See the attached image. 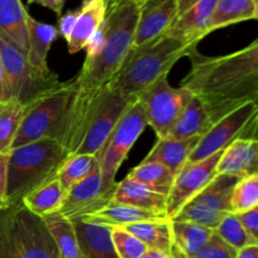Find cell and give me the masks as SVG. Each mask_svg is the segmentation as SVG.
I'll use <instances>...</instances> for the list:
<instances>
[{"label":"cell","instance_id":"cell-1","mask_svg":"<svg viewBox=\"0 0 258 258\" xmlns=\"http://www.w3.org/2000/svg\"><path fill=\"white\" fill-rule=\"evenodd\" d=\"M190 72L181 87L201 101L212 126L241 106L258 100V40L224 55L191 49Z\"/></svg>","mask_w":258,"mask_h":258},{"label":"cell","instance_id":"cell-2","mask_svg":"<svg viewBox=\"0 0 258 258\" xmlns=\"http://www.w3.org/2000/svg\"><path fill=\"white\" fill-rule=\"evenodd\" d=\"M140 10L135 0L107 5L102 47L92 57H86L77 77L73 80L75 95L66 121L60 144L64 148L77 130L78 123L97 93L112 81L127 58L138 28Z\"/></svg>","mask_w":258,"mask_h":258},{"label":"cell","instance_id":"cell-3","mask_svg":"<svg viewBox=\"0 0 258 258\" xmlns=\"http://www.w3.org/2000/svg\"><path fill=\"white\" fill-rule=\"evenodd\" d=\"M194 48H197L196 44L169 34L139 48H131L107 87L135 102L150 86L168 76L174 64Z\"/></svg>","mask_w":258,"mask_h":258},{"label":"cell","instance_id":"cell-4","mask_svg":"<svg viewBox=\"0 0 258 258\" xmlns=\"http://www.w3.org/2000/svg\"><path fill=\"white\" fill-rule=\"evenodd\" d=\"M66 159L62 144L55 140H39L10 149L7 180L9 207L19 206L24 197L57 178Z\"/></svg>","mask_w":258,"mask_h":258},{"label":"cell","instance_id":"cell-5","mask_svg":"<svg viewBox=\"0 0 258 258\" xmlns=\"http://www.w3.org/2000/svg\"><path fill=\"white\" fill-rule=\"evenodd\" d=\"M0 258H59L40 217L22 204L0 212Z\"/></svg>","mask_w":258,"mask_h":258},{"label":"cell","instance_id":"cell-6","mask_svg":"<svg viewBox=\"0 0 258 258\" xmlns=\"http://www.w3.org/2000/svg\"><path fill=\"white\" fill-rule=\"evenodd\" d=\"M73 95L75 83L70 81L62 82L57 88L29 103L12 149L39 140L60 143Z\"/></svg>","mask_w":258,"mask_h":258},{"label":"cell","instance_id":"cell-7","mask_svg":"<svg viewBox=\"0 0 258 258\" xmlns=\"http://www.w3.org/2000/svg\"><path fill=\"white\" fill-rule=\"evenodd\" d=\"M131 103H134L133 101L122 97L107 86L102 88L85 112L72 139L63 148L66 156L76 154L97 155Z\"/></svg>","mask_w":258,"mask_h":258},{"label":"cell","instance_id":"cell-8","mask_svg":"<svg viewBox=\"0 0 258 258\" xmlns=\"http://www.w3.org/2000/svg\"><path fill=\"white\" fill-rule=\"evenodd\" d=\"M0 58L4 68L9 100L28 106L40 96L60 85L58 75L44 76L28 63L25 53L9 40L0 37Z\"/></svg>","mask_w":258,"mask_h":258},{"label":"cell","instance_id":"cell-9","mask_svg":"<svg viewBox=\"0 0 258 258\" xmlns=\"http://www.w3.org/2000/svg\"><path fill=\"white\" fill-rule=\"evenodd\" d=\"M148 126L145 111L140 101H135L128 106L108 138L102 149L96 155L100 166L102 184L107 188L116 185V174L125 161L126 156L141 134Z\"/></svg>","mask_w":258,"mask_h":258},{"label":"cell","instance_id":"cell-10","mask_svg":"<svg viewBox=\"0 0 258 258\" xmlns=\"http://www.w3.org/2000/svg\"><path fill=\"white\" fill-rule=\"evenodd\" d=\"M258 105L248 102L214 123L201 138L188 163L204 160L223 151L239 139L257 140Z\"/></svg>","mask_w":258,"mask_h":258},{"label":"cell","instance_id":"cell-11","mask_svg":"<svg viewBox=\"0 0 258 258\" xmlns=\"http://www.w3.org/2000/svg\"><path fill=\"white\" fill-rule=\"evenodd\" d=\"M193 95L184 87H173L168 76L148 88L138 98L145 111L148 125L158 139L166 138Z\"/></svg>","mask_w":258,"mask_h":258},{"label":"cell","instance_id":"cell-12","mask_svg":"<svg viewBox=\"0 0 258 258\" xmlns=\"http://www.w3.org/2000/svg\"><path fill=\"white\" fill-rule=\"evenodd\" d=\"M238 179L228 175H217L170 221L193 222L214 231L222 219L231 213V194Z\"/></svg>","mask_w":258,"mask_h":258},{"label":"cell","instance_id":"cell-13","mask_svg":"<svg viewBox=\"0 0 258 258\" xmlns=\"http://www.w3.org/2000/svg\"><path fill=\"white\" fill-rule=\"evenodd\" d=\"M222 153L223 151H219L197 163H186L178 171L166 197L165 212L169 219L174 218L186 203H189L216 178L217 164Z\"/></svg>","mask_w":258,"mask_h":258},{"label":"cell","instance_id":"cell-14","mask_svg":"<svg viewBox=\"0 0 258 258\" xmlns=\"http://www.w3.org/2000/svg\"><path fill=\"white\" fill-rule=\"evenodd\" d=\"M116 185L111 188L103 185L100 166H97L87 178L71 186L58 213L72 222L96 213L112 202Z\"/></svg>","mask_w":258,"mask_h":258},{"label":"cell","instance_id":"cell-15","mask_svg":"<svg viewBox=\"0 0 258 258\" xmlns=\"http://www.w3.org/2000/svg\"><path fill=\"white\" fill-rule=\"evenodd\" d=\"M217 0H176L173 23L165 34L198 45L209 34L208 27Z\"/></svg>","mask_w":258,"mask_h":258},{"label":"cell","instance_id":"cell-16","mask_svg":"<svg viewBox=\"0 0 258 258\" xmlns=\"http://www.w3.org/2000/svg\"><path fill=\"white\" fill-rule=\"evenodd\" d=\"M140 10L133 48H139L165 34L173 23L176 0H136Z\"/></svg>","mask_w":258,"mask_h":258},{"label":"cell","instance_id":"cell-17","mask_svg":"<svg viewBox=\"0 0 258 258\" xmlns=\"http://www.w3.org/2000/svg\"><path fill=\"white\" fill-rule=\"evenodd\" d=\"M258 143L257 140L239 139L222 153L217 164V175H228L234 178L258 174Z\"/></svg>","mask_w":258,"mask_h":258},{"label":"cell","instance_id":"cell-18","mask_svg":"<svg viewBox=\"0 0 258 258\" xmlns=\"http://www.w3.org/2000/svg\"><path fill=\"white\" fill-rule=\"evenodd\" d=\"M107 4L105 0H83L78 9V17L72 33L66 40L71 54H76L85 49L90 38L105 20Z\"/></svg>","mask_w":258,"mask_h":258},{"label":"cell","instance_id":"cell-19","mask_svg":"<svg viewBox=\"0 0 258 258\" xmlns=\"http://www.w3.org/2000/svg\"><path fill=\"white\" fill-rule=\"evenodd\" d=\"M27 30H28V50L25 53L28 63L42 75H52V71L48 67V53L53 42L57 39L58 30L54 25L47 24L35 20L27 15Z\"/></svg>","mask_w":258,"mask_h":258},{"label":"cell","instance_id":"cell-20","mask_svg":"<svg viewBox=\"0 0 258 258\" xmlns=\"http://www.w3.org/2000/svg\"><path fill=\"white\" fill-rule=\"evenodd\" d=\"M161 219H169L166 213L144 211V209L135 208V207L111 202L107 207L102 208L101 211L83 217L78 221L112 228V227H125L128 224L139 223V222L161 221Z\"/></svg>","mask_w":258,"mask_h":258},{"label":"cell","instance_id":"cell-21","mask_svg":"<svg viewBox=\"0 0 258 258\" xmlns=\"http://www.w3.org/2000/svg\"><path fill=\"white\" fill-rule=\"evenodd\" d=\"M201 138L202 136H196V138L180 140V139L166 136V138L158 139L155 146L146 155L144 161L161 164L176 175L178 171L188 163Z\"/></svg>","mask_w":258,"mask_h":258},{"label":"cell","instance_id":"cell-22","mask_svg":"<svg viewBox=\"0 0 258 258\" xmlns=\"http://www.w3.org/2000/svg\"><path fill=\"white\" fill-rule=\"evenodd\" d=\"M112 202L144 211L166 213V196L127 176L117 183Z\"/></svg>","mask_w":258,"mask_h":258},{"label":"cell","instance_id":"cell-23","mask_svg":"<svg viewBox=\"0 0 258 258\" xmlns=\"http://www.w3.org/2000/svg\"><path fill=\"white\" fill-rule=\"evenodd\" d=\"M27 15L22 0H0V37L17 45L23 53L28 50Z\"/></svg>","mask_w":258,"mask_h":258},{"label":"cell","instance_id":"cell-24","mask_svg":"<svg viewBox=\"0 0 258 258\" xmlns=\"http://www.w3.org/2000/svg\"><path fill=\"white\" fill-rule=\"evenodd\" d=\"M85 258H118L111 241L110 227L73 221Z\"/></svg>","mask_w":258,"mask_h":258},{"label":"cell","instance_id":"cell-25","mask_svg":"<svg viewBox=\"0 0 258 258\" xmlns=\"http://www.w3.org/2000/svg\"><path fill=\"white\" fill-rule=\"evenodd\" d=\"M173 248L184 258L198 253L211 239L213 229L185 221H170Z\"/></svg>","mask_w":258,"mask_h":258},{"label":"cell","instance_id":"cell-26","mask_svg":"<svg viewBox=\"0 0 258 258\" xmlns=\"http://www.w3.org/2000/svg\"><path fill=\"white\" fill-rule=\"evenodd\" d=\"M258 17V0H217L208 33Z\"/></svg>","mask_w":258,"mask_h":258},{"label":"cell","instance_id":"cell-27","mask_svg":"<svg viewBox=\"0 0 258 258\" xmlns=\"http://www.w3.org/2000/svg\"><path fill=\"white\" fill-rule=\"evenodd\" d=\"M42 219L54 242L59 258H85L72 221L58 212Z\"/></svg>","mask_w":258,"mask_h":258},{"label":"cell","instance_id":"cell-28","mask_svg":"<svg viewBox=\"0 0 258 258\" xmlns=\"http://www.w3.org/2000/svg\"><path fill=\"white\" fill-rule=\"evenodd\" d=\"M212 127L211 118L198 98L193 96L169 133V138L190 139L203 136Z\"/></svg>","mask_w":258,"mask_h":258},{"label":"cell","instance_id":"cell-29","mask_svg":"<svg viewBox=\"0 0 258 258\" xmlns=\"http://www.w3.org/2000/svg\"><path fill=\"white\" fill-rule=\"evenodd\" d=\"M143 242L148 248L156 249L164 253H171L173 237H171L170 219L146 221L121 227Z\"/></svg>","mask_w":258,"mask_h":258},{"label":"cell","instance_id":"cell-30","mask_svg":"<svg viewBox=\"0 0 258 258\" xmlns=\"http://www.w3.org/2000/svg\"><path fill=\"white\" fill-rule=\"evenodd\" d=\"M63 198L64 191L55 178L24 197L22 206L34 216L43 218L59 211Z\"/></svg>","mask_w":258,"mask_h":258},{"label":"cell","instance_id":"cell-31","mask_svg":"<svg viewBox=\"0 0 258 258\" xmlns=\"http://www.w3.org/2000/svg\"><path fill=\"white\" fill-rule=\"evenodd\" d=\"M27 106L15 100L0 101V153H9Z\"/></svg>","mask_w":258,"mask_h":258},{"label":"cell","instance_id":"cell-32","mask_svg":"<svg viewBox=\"0 0 258 258\" xmlns=\"http://www.w3.org/2000/svg\"><path fill=\"white\" fill-rule=\"evenodd\" d=\"M127 178L139 181L141 184H145L158 193L168 197L169 190H170L174 179H175V174L159 163L143 161L140 165L131 170Z\"/></svg>","mask_w":258,"mask_h":258},{"label":"cell","instance_id":"cell-33","mask_svg":"<svg viewBox=\"0 0 258 258\" xmlns=\"http://www.w3.org/2000/svg\"><path fill=\"white\" fill-rule=\"evenodd\" d=\"M97 166L98 161L96 155L76 154V155L68 156L57 174V179L64 194L70 190L71 186L87 178Z\"/></svg>","mask_w":258,"mask_h":258},{"label":"cell","instance_id":"cell-34","mask_svg":"<svg viewBox=\"0 0 258 258\" xmlns=\"http://www.w3.org/2000/svg\"><path fill=\"white\" fill-rule=\"evenodd\" d=\"M231 213L248 211L258 207V174L238 179L231 194Z\"/></svg>","mask_w":258,"mask_h":258},{"label":"cell","instance_id":"cell-35","mask_svg":"<svg viewBox=\"0 0 258 258\" xmlns=\"http://www.w3.org/2000/svg\"><path fill=\"white\" fill-rule=\"evenodd\" d=\"M214 233L219 238L223 239L227 244L233 247L236 251L246 246H251V244H258V241L252 238L247 233L246 229L242 227V224L239 223V221L233 213H228L222 219L221 223L214 229Z\"/></svg>","mask_w":258,"mask_h":258},{"label":"cell","instance_id":"cell-36","mask_svg":"<svg viewBox=\"0 0 258 258\" xmlns=\"http://www.w3.org/2000/svg\"><path fill=\"white\" fill-rule=\"evenodd\" d=\"M111 241L118 258H141L148 247L121 227L111 228Z\"/></svg>","mask_w":258,"mask_h":258},{"label":"cell","instance_id":"cell-37","mask_svg":"<svg viewBox=\"0 0 258 258\" xmlns=\"http://www.w3.org/2000/svg\"><path fill=\"white\" fill-rule=\"evenodd\" d=\"M174 251H175V249H174ZM176 253H178V252H176ZM236 249H234L233 247L229 246V244H227L223 239L219 238L213 231V234H212L208 243H207L198 253L194 254V256L190 258H236ZM179 256L184 258L181 254H179Z\"/></svg>","mask_w":258,"mask_h":258},{"label":"cell","instance_id":"cell-38","mask_svg":"<svg viewBox=\"0 0 258 258\" xmlns=\"http://www.w3.org/2000/svg\"><path fill=\"white\" fill-rule=\"evenodd\" d=\"M242 224L247 233L253 239L258 241V207L248 209V211L233 213Z\"/></svg>","mask_w":258,"mask_h":258},{"label":"cell","instance_id":"cell-39","mask_svg":"<svg viewBox=\"0 0 258 258\" xmlns=\"http://www.w3.org/2000/svg\"><path fill=\"white\" fill-rule=\"evenodd\" d=\"M8 159H9V153H0V212L9 208L7 199Z\"/></svg>","mask_w":258,"mask_h":258},{"label":"cell","instance_id":"cell-40","mask_svg":"<svg viewBox=\"0 0 258 258\" xmlns=\"http://www.w3.org/2000/svg\"><path fill=\"white\" fill-rule=\"evenodd\" d=\"M78 17V9L76 10H70L66 14H62L59 17V22H58V34L62 35L66 40L68 39V37L72 33L73 27H75L76 19Z\"/></svg>","mask_w":258,"mask_h":258},{"label":"cell","instance_id":"cell-41","mask_svg":"<svg viewBox=\"0 0 258 258\" xmlns=\"http://www.w3.org/2000/svg\"><path fill=\"white\" fill-rule=\"evenodd\" d=\"M64 3L66 0H28V5H32V4L42 5V7L48 8V9L52 10L53 13H55L57 17H60V15H62Z\"/></svg>","mask_w":258,"mask_h":258},{"label":"cell","instance_id":"cell-42","mask_svg":"<svg viewBox=\"0 0 258 258\" xmlns=\"http://www.w3.org/2000/svg\"><path fill=\"white\" fill-rule=\"evenodd\" d=\"M236 258H258V244H251L238 249Z\"/></svg>","mask_w":258,"mask_h":258},{"label":"cell","instance_id":"cell-43","mask_svg":"<svg viewBox=\"0 0 258 258\" xmlns=\"http://www.w3.org/2000/svg\"><path fill=\"white\" fill-rule=\"evenodd\" d=\"M9 100V95H8L7 90V81H5L4 68H3L2 58H0V101Z\"/></svg>","mask_w":258,"mask_h":258},{"label":"cell","instance_id":"cell-44","mask_svg":"<svg viewBox=\"0 0 258 258\" xmlns=\"http://www.w3.org/2000/svg\"><path fill=\"white\" fill-rule=\"evenodd\" d=\"M141 258H173V256L171 253H164V252L156 251V249L148 248Z\"/></svg>","mask_w":258,"mask_h":258},{"label":"cell","instance_id":"cell-45","mask_svg":"<svg viewBox=\"0 0 258 258\" xmlns=\"http://www.w3.org/2000/svg\"><path fill=\"white\" fill-rule=\"evenodd\" d=\"M106 4H115V3H120V2H126V0H105ZM136 2V0H135Z\"/></svg>","mask_w":258,"mask_h":258},{"label":"cell","instance_id":"cell-46","mask_svg":"<svg viewBox=\"0 0 258 258\" xmlns=\"http://www.w3.org/2000/svg\"><path fill=\"white\" fill-rule=\"evenodd\" d=\"M171 256H173V258H181L180 256H179V254H178V253H176V252H175V251H174V249H173V248H171Z\"/></svg>","mask_w":258,"mask_h":258}]
</instances>
